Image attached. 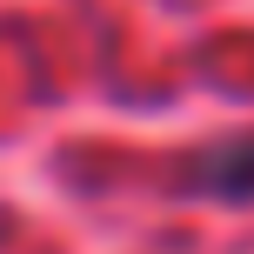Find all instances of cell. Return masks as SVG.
<instances>
[{
	"label": "cell",
	"mask_w": 254,
	"mask_h": 254,
	"mask_svg": "<svg viewBox=\"0 0 254 254\" xmlns=\"http://www.w3.org/2000/svg\"><path fill=\"white\" fill-rule=\"evenodd\" d=\"M194 188L214 194V201H254V134L214 140V147L194 161Z\"/></svg>",
	"instance_id": "cell-1"
}]
</instances>
